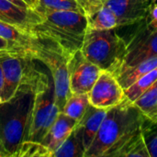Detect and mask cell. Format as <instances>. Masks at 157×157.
Segmentation results:
<instances>
[{"label":"cell","mask_w":157,"mask_h":157,"mask_svg":"<svg viewBox=\"0 0 157 157\" xmlns=\"http://www.w3.org/2000/svg\"><path fill=\"white\" fill-rule=\"evenodd\" d=\"M34 62L32 58L29 60L14 96L0 103V141L8 157L17 156L21 144L29 138L38 73Z\"/></svg>","instance_id":"1"},{"label":"cell","mask_w":157,"mask_h":157,"mask_svg":"<svg viewBox=\"0 0 157 157\" xmlns=\"http://www.w3.org/2000/svg\"><path fill=\"white\" fill-rule=\"evenodd\" d=\"M145 116L126 98L108 109L99 130L84 157H112L132 135L142 130Z\"/></svg>","instance_id":"2"},{"label":"cell","mask_w":157,"mask_h":157,"mask_svg":"<svg viewBox=\"0 0 157 157\" xmlns=\"http://www.w3.org/2000/svg\"><path fill=\"white\" fill-rule=\"evenodd\" d=\"M87 28L85 13L60 11L40 16V21L30 27L29 33L55 41L71 55L81 49Z\"/></svg>","instance_id":"3"},{"label":"cell","mask_w":157,"mask_h":157,"mask_svg":"<svg viewBox=\"0 0 157 157\" xmlns=\"http://www.w3.org/2000/svg\"><path fill=\"white\" fill-rule=\"evenodd\" d=\"M29 53L32 59L43 63L50 71L54 85L55 102L62 111L65 102L72 95L68 74L70 54L66 53L55 41L36 35H32Z\"/></svg>","instance_id":"4"},{"label":"cell","mask_w":157,"mask_h":157,"mask_svg":"<svg viewBox=\"0 0 157 157\" xmlns=\"http://www.w3.org/2000/svg\"><path fill=\"white\" fill-rule=\"evenodd\" d=\"M84 56L102 71L113 75L121 67L127 51L126 40L110 29H88L80 49Z\"/></svg>","instance_id":"5"},{"label":"cell","mask_w":157,"mask_h":157,"mask_svg":"<svg viewBox=\"0 0 157 157\" xmlns=\"http://www.w3.org/2000/svg\"><path fill=\"white\" fill-rule=\"evenodd\" d=\"M60 112L55 102L52 75L47 67L40 68L36 78L34 105L28 141L40 143Z\"/></svg>","instance_id":"6"},{"label":"cell","mask_w":157,"mask_h":157,"mask_svg":"<svg viewBox=\"0 0 157 157\" xmlns=\"http://www.w3.org/2000/svg\"><path fill=\"white\" fill-rule=\"evenodd\" d=\"M30 55L23 49L0 51V66L2 71V89L0 103L10 99L18 88Z\"/></svg>","instance_id":"7"},{"label":"cell","mask_w":157,"mask_h":157,"mask_svg":"<svg viewBox=\"0 0 157 157\" xmlns=\"http://www.w3.org/2000/svg\"><path fill=\"white\" fill-rule=\"evenodd\" d=\"M102 70L88 61L80 50L68 59L69 84L72 94L88 93L98 80Z\"/></svg>","instance_id":"8"},{"label":"cell","mask_w":157,"mask_h":157,"mask_svg":"<svg viewBox=\"0 0 157 157\" xmlns=\"http://www.w3.org/2000/svg\"><path fill=\"white\" fill-rule=\"evenodd\" d=\"M87 94L92 106L107 110L119 105L125 99L124 89L120 85L117 77L108 71L101 72Z\"/></svg>","instance_id":"9"},{"label":"cell","mask_w":157,"mask_h":157,"mask_svg":"<svg viewBox=\"0 0 157 157\" xmlns=\"http://www.w3.org/2000/svg\"><path fill=\"white\" fill-rule=\"evenodd\" d=\"M126 44V54L114 75L143 61L157 57V30L147 33L137 28Z\"/></svg>","instance_id":"10"},{"label":"cell","mask_w":157,"mask_h":157,"mask_svg":"<svg viewBox=\"0 0 157 157\" xmlns=\"http://www.w3.org/2000/svg\"><path fill=\"white\" fill-rule=\"evenodd\" d=\"M154 0H108L105 6L117 17L118 28L137 24L144 18Z\"/></svg>","instance_id":"11"},{"label":"cell","mask_w":157,"mask_h":157,"mask_svg":"<svg viewBox=\"0 0 157 157\" xmlns=\"http://www.w3.org/2000/svg\"><path fill=\"white\" fill-rule=\"evenodd\" d=\"M77 122L78 121L76 120L65 115L64 113H59L57 119L40 142V144L50 153L51 156L52 157V154L75 130Z\"/></svg>","instance_id":"12"},{"label":"cell","mask_w":157,"mask_h":157,"mask_svg":"<svg viewBox=\"0 0 157 157\" xmlns=\"http://www.w3.org/2000/svg\"><path fill=\"white\" fill-rule=\"evenodd\" d=\"M40 16L30 8L21 7L9 0H0V20L29 32L30 27L40 21Z\"/></svg>","instance_id":"13"},{"label":"cell","mask_w":157,"mask_h":157,"mask_svg":"<svg viewBox=\"0 0 157 157\" xmlns=\"http://www.w3.org/2000/svg\"><path fill=\"white\" fill-rule=\"evenodd\" d=\"M107 109H98L90 104L81 120L77 122V126L79 127L82 133L86 151L88 149L93 140L95 139L99 127L107 115Z\"/></svg>","instance_id":"14"},{"label":"cell","mask_w":157,"mask_h":157,"mask_svg":"<svg viewBox=\"0 0 157 157\" xmlns=\"http://www.w3.org/2000/svg\"><path fill=\"white\" fill-rule=\"evenodd\" d=\"M155 67H157V57H153L115 75V76L117 77L121 87L123 89H126L134 82H136L139 78H141Z\"/></svg>","instance_id":"15"},{"label":"cell","mask_w":157,"mask_h":157,"mask_svg":"<svg viewBox=\"0 0 157 157\" xmlns=\"http://www.w3.org/2000/svg\"><path fill=\"white\" fill-rule=\"evenodd\" d=\"M0 37L7 40L15 48L29 52L32 35L15 25L0 20Z\"/></svg>","instance_id":"16"},{"label":"cell","mask_w":157,"mask_h":157,"mask_svg":"<svg viewBox=\"0 0 157 157\" xmlns=\"http://www.w3.org/2000/svg\"><path fill=\"white\" fill-rule=\"evenodd\" d=\"M86 148L83 143L82 133L76 125L71 134L52 154V157H84Z\"/></svg>","instance_id":"17"},{"label":"cell","mask_w":157,"mask_h":157,"mask_svg":"<svg viewBox=\"0 0 157 157\" xmlns=\"http://www.w3.org/2000/svg\"><path fill=\"white\" fill-rule=\"evenodd\" d=\"M31 9L40 16L60 11H76L84 13L77 0H36Z\"/></svg>","instance_id":"18"},{"label":"cell","mask_w":157,"mask_h":157,"mask_svg":"<svg viewBox=\"0 0 157 157\" xmlns=\"http://www.w3.org/2000/svg\"><path fill=\"white\" fill-rule=\"evenodd\" d=\"M132 104L140 109L145 118L152 121L157 120V80Z\"/></svg>","instance_id":"19"},{"label":"cell","mask_w":157,"mask_h":157,"mask_svg":"<svg viewBox=\"0 0 157 157\" xmlns=\"http://www.w3.org/2000/svg\"><path fill=\"white\" fill-rule=\"evenodd\" d=\"M150 157L147 151L142 130L132 135L125 142L113 155L112 157Z\"/></svg>","instance_id":"20"},{"label":"cell","mask_w":157,"mask_h":157,"mask_svg":"<svg viewBox=\"0 0 157 157\" xmlns=\"http://www.w3.org/2000/svg\"><path fill=\"white\" fill-rule=\"evenodd\" d=\"M88 29H110L118 28V20L114 13L106 6L98 10L86 15Z\"/></svg>","instance_id":"21"},{"label":"cell","mask_w":157,"mask_h":157,"mask_svg":"<svg viewBox=\"0 0 157 157\" xmlns=\"http://www.w3.org/2000/svg\"><path fill=\"white\" fill-rule=\"evenodd\" d=\"M90 105L88 94H72L65 102L61 112L79 121Z\"/></svg>","instance_id":"22"},{"label":"cell","mask_w":157,"mask_h":157,"mask_svg":"<svg viewBox=\"0 0 157 157\" xmlns=\"http://www.w3.org/2000/svg\"><path fill=\"white\" fill-rule=\"evenodd\" d=\"M157 80V67L139 78L132 86L124 89L125 98L132 103L136 100L146 89H148Z\"/></svg>","instance_id":"23"},{"label":"cell","mask_w":157,"mask_h":157,"mask_svg":"<svg viewBox=\"0 0 157 157\" xmlns=\"http://www.w3.org/2000/svg\"><path fill=\"white\" fill-rule=\"evenodd\" d=\"M142 133L150 157H157V120L145 119L142 125Z\"/></svg>","instance_id":"24"},{"label":"cell","mask_w":157,"mask_h":157,"mask_svg":"<svg viewBox=\"0 0 157 157\" xmlns=\"http://www.w3.org/2000/svg\"><path fill=\"white\" fill-rule=\"evenodd\" d=\"M17 156H51L50 153L47 151V149L40 144L31 141H26L24 142L19 151L17 155Z\"/></svg>","instance_id":"25"},{"label":"cell","mask_w":157,"mask_h":157,"mask_svg":"<svg viewBox=\"0 0 157 157\" xmlns=\"http://www.w3.org/2000/svg\"><path fill=\"white\" fill-rule=\"evenodd\" d=\"M138 23H140V25L137 28L144 32L150 33L157 30V3L155 1L151 3L146 16Z\"/></svg>","instance_id":"26"},{"label":"cell","mask_w":157,"mask_h":157,"mask_svg":"<svg viewBox=\"0 0 157 157\" xmlns=\"http://www.w3.org/2000/svg\"><path fill=\"white\" fill-rule=\"evenodd\" d=\"M108 0H77L85 15H89L105 6Z\"/></svg>","instance_id":"27"},{"label":"cell","mask_w":157,"mask_h":157,"mask_svg":"<svg viewBox=\"0 0 157 157\" xmlns=\"http://www.w3.org/2000/svg\"><path fill=\"white\" fill-rule=\"evenodd\" d=\"M11 2H13L14 4L24 7V8H30L32 7V6L34 5L36 0H9Z\"/></svg>","instance_id":"28"},{"label":"cell","mask_w":157,"mask_h":157,"mask_svg":"<svg viewBox=\"0 0 157 157\" xmlns=\"http://www.w3.org/2000/svg\"><path fill=\"white\" fill-rule=\"evenodd\" d=\"M10 49H17V48H15L7 40H6L0 37V51H6V50H10Z\"/></svg>","instance_id":"29"},{"label":"cell","mask_w":157,"mask_h":157,"mask_svg":"<svg viewBox=\"0 0 157 157\" xmlns=\"http://www.w3.org/2000/svg\"><path fill=\"white\" fill-rule=\"evenodd\" d=\"M0 157H8L6 150H5V147L2 144V142L0 141Z\"/></svg>","instance_id":"30"},{"label":"cell","mask_w":157,"mask_h":157,"mask_svg":"<svg viewBox=\"0 0 157 157\" xmlns=\"http://www.w3.org/2000/svg\"><path fill=\"white\" fill-rule=\"evenodd\" d=\"M2 89V71H1V66H0V93Z\"/></svg>","instance_id":"31"}]
</instances>
